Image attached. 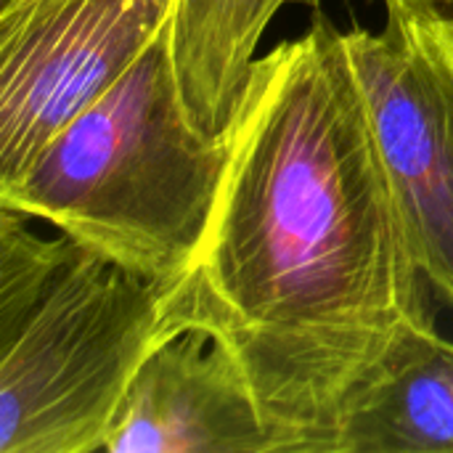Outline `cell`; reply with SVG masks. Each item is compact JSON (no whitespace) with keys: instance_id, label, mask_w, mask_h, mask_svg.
<instances>
[{"instance_id":"1","label":"cell","mask_w":453,"mask_h":453,"mask_svg":"<svg viewBox=\"0 0 453 453\" xmlns=\"http://www.w3.org/2000/svg\"><path fill=\"white\" fill-rule=\"evenodd\" d=\"M226 141L204 236L162 287V340L199 332L220 345L281 453H337L345 401L430 316V284L321 8L255 58Z\"/></svg>"},{"instance_id":"6","label":"cell","mask_w":453,"mask_h":453,"mask_svg":"<svg viewBox=\"0 0 453 453\" xmlns=\"http://www.w3.org/2000/svg\"><path fill=\"white\" fill-rule=\"evenodd\" d=\"M109 453H281L236 361L199 332L162 340L111 422Z\"/></svg>"},{"instance_id":"3","label":"cell","mask_w":453,"mask_h":453,"mask_svg":"<svg viewBox=\"0 0 453 453\" xmlns=\"http://www.w3.org/2000/svg\"><path fill=\"white\" fill-rule=\"evenodd\" d=\"M159 340V284L0 204V453L104 451Z\"/></svg>"},{"instance_id":"9","label":"cell","mask_w":453,"mask_h":453,"mask_svg":"<svg viewBox=\"0 0 453 453\" xmlns=\"http://www.w3.org/2000/svg\"><path fill=\"white\" fill-rule=\"evenodd\" d=\"M403 3H409L411 8L427 11V13L438 16L441 21L453 27V0H403Z\"/></svg>"},{"instance_id":"4","label":"cell","mask_w":453,"mask_h":453,"mask_svg":"<svg viewBox=\"0 0 453 453\" xmlns=\"http://www.w3.org/2000/svg\"><path fill=\"white\" fill-rule=\"evenodd\" d=\"M382 29L342 32L414 257L453 308V27L385 0Z\"/></svg>"},{"instance_id":"2","label":"cell","mask_w":453,"mask_h":453,"mask_svg":"<svg viewBox=\"0 0 453 453\" xmlns=\"http://www.w3.org/2000/svg\"><path fill=\"white\" fill-rule=\"evenodd\" d=\"M226 159V130H204L183 98L167 24L0 186V204L165 287L204 236Z\"/></svg>"},{"instance_id":"7","label":"cell","mask_w":453,"mask_h":453,"mask_svg":"<svg viewBox=\"0 0 453 453\" xmlns=\"http://www.w3.org/2000/svg\"><path fill=\"white\" fill-rule=\"evenodd\" d=\"M337 453H453V342L433 316L409 321L350 393Z\"/></svg>"},{"instance_id":"5","label":"cell","mask_w":453,"mask_h":453,"mask_svg":"<svg viewBox=\"0 0 453 453\" xmlns=\"http://www.w3.org/2000/svg\"><path fill=\"white\" fill-rule=\"evenodd\" d=\"M175 0H0V186L170 24Z\"/></svg>"},{"instance_id":"8","label":"cell","mask_w":453,"mask_h":453,"mask_svg":"<svg viewBox=\"0 0 453 453\" xmlns=\"http://www.w3.org/2000/svg\"><path fill=\"white\" fill-rule=\"evenodd\" d=\"M289 3L319 8L321 0H175L170 40L178 82L204 130L228 127L257 58L255 50L273 16Z\"/></svg>"}]
</instances>
